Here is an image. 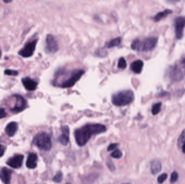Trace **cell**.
<instances>
[{"mask_svg": "<svg viewBox=\"0 0 185 184\" xmlns=\"http://www.w3.org/2000/svg\"><path fill=\"white\" fill-rule=\"evenodd\" d=\"M7 113L3 108H0V119L4 118L6 117Z\"/></svg>", "mask_w": 185, "mask_h": 184, "instance_id": "obj_29", "label": "cell"}, {"mask_svg": "<svg viewBox=\"0 0 185 184\" xmlns=\"http://www.w3.org/2000/svg\"><path fill=\"white\" fill-rule=\"evenodd\" d=\"M69 184V183H67V184Z\"/></svg>", "mask_w": 185, "mask_h": 184, "instance_id": "obj_36", "label": "cell"}, {"mask_svg": "<svg viewBox=\"0 0 185 184\" xmlns=\"http://www.w3.org/2000/svg\"><path fill=\"white\" fill-rule=\"evenodd\" d=\"M134 98V94L132 90H126L114 93L111 96V102L116 106L123 107L132 103Z\"/></svg>", "mask_w": 185, "mask_h": 184, "instance_id": "obj_2", "label": "cell"}, {"mask_svg": "<svg viewBox=\"0 0 185 184\" xmlns=\"http://www.w3.org/2000/svg\"><path fill=\"white\" fill-rule=\"evenodd\" d=\"M15 100V105L11 108L12 111L15 112H19L24 110L27 106V101L22 96L14 95L12 96Z\"/></svg>", "mask_w": 185, "mask_h": 184, "instance_id": "obj_9", "label": "cell"}, {"mask_svg": "<svg viewBox=\"0 0 185 184\" xmlns=\"http://www.w3.org/2000/svg\"><path fill=\"white\" fill-rule=\"evenodd\" d=\"M167 178V173H162L157 178V182L159 184H162Z\"/></svg>", "mask_w": 185, "mask_h": 184, "instance_id": "obj_28", "label": "cell"}, {"mask_svg": "<svg viewBox=\"0 0 185 184\" xmlns=\"http://www.w3.org/2000/svg\"><path fill=\"white\" fill-rule=\"evenodd\" d=\"M38 156L35 153H31L28 155V158L26 162V166L28 168L34 169L37 166Z\"/></svg>", "mask_w": 185, "mask_h": 184, "instance_id": "obj_16", "label": "cell"}, {"mask_svg": "<svg viewBox=\"0 0 185 184\" xmlns=\"http://www.w3.org/2000/svg\"><path fill=\"white\" fill-rule=\"evenodd\" d=\"M111 156L114 158H120L122 156V153L120 150H116L111 154Z\"/></svg>", "mask_w": 185, "mask_h": 184, "instance_id": "obj_25", "label": "cell"}, {"mask_svg": "<svg viewBox=\"0 0 185 184\" xmlns=\"http://www.w3.org/2000/svg\"><path fill=\"white\" fill-rule=\"evenodd\" d=\"M170 75L173 81H178L183 78L184 73L181 68H180L178 66L176 65L175 67H173L171 70Z\"/></svg>", "mask_w": 185, "mask_h": 184, "instance_id": "obj_14", "label": "cell"}, {"mask_svg": "<svg viewBox=\"0 0 185 184\" xmlns=\"http://www.w3.org/2000/svg\"><path fill=\"white\" fill-rule=\"evenodd\" d=\"M22 82L25 89L28 91H34L38 87V83L30 77H24L22 78Z\"/></svg>", "mask_w": 185, "mask_h": 184, "instance_id": "obj_13", "label": "cell"}, {"mask_svg": "<svg viewBox=\"0 0 185 184\" xmlns=\"http://www.w3.org/2000/svg\"><path fill=\"white\" fill-rule=\"evenodd\" d=\"M18 129V124L16 122H12L7 125L5 129V132L7 135L9 137H12L16 133Z\"/></svg>", "mask_w": 185, "mask_h": 184, "instance_id": "obj_15", "label": "cell"}, {"mask_svg": "<svg viewBox=\"0 0 185 184\" xmlns=\"http://www.w3.org/2000/svg\"><path fill=\"white\" fill-rule=\"evenodd\" d=\"M177 179H178V174L177 172L174 171L173 173H172L171 178H170V182H171L172 184H173L176 182Z\"/></svg>", "mask_w": 185, "mask_h": 184, "instance_id": "obj_27", "label": "cell"}, {"mask_svg": "<svg viewBox=\"0 0 185 184\" xmlns=\"http://www.w3.org/2000/svg\"><path fill=\"white\" fill-rule=\"evenodd\" d=\"M174 27L176 37L180 40L183 35V30L185 27V18L182 16H179L176 18L174 21Z\"/></svg>", "mask_w": 185, "mask_h": 184, "instance_id": "obj_8", "label": "cell"}, {"mask_svg": "<svg viewBox=\"0 0 185 184\" xmlns=\"http://www.w3.org/2000/svg\"><path fill=\"white\" fill-rule=\"evenodd\" d=\"M1 55H2V52H1V50H0V58L1 57Z\"/></svg>", "mask_w": 185, "mask_h": 184, "instance_id": "obj_35", "label": "cell"}, {"mask_svg": "<svg viewBox=\"0 0 185 184\" xmlns=\"http://www.w3.org/2000/svg\"><path fill=\"white\" fill-rule=\"evenodd\" d=\"M161 168H162V165L159 160L154 159L152 162L151 170L152 174H157L161 171Z\"/></svg>", "mask_w": 185, "mask_h": 184, "instance_id": "obj_18", "label": "cell"}, {"mask_svg": "<svg viewBox=\"0 0 185 184\" xmlns=\"http://www.w3.org/2000/svg\"><path fill=\"white\" fill-rule=\"evenodd\" d=\"M161 105H162V103L161 102H159V103H155L154 104L152 108V113L153 115H156L158 114L161 111Z\"/></svg>", "mask_w": 185, "mask_h": 184, "instance_id": "obj_21", "label": "cell"}, {"mask_svg": "<svg viewBox=\"0 0 185 184\" xmlns=\"http://www.w3.org/2000/svg\"><path fill=\"white\" fill-rule=\"evenodd\" d=\"M85 71L84 70H78L73 71L68 78L60 84V87L62 88H69L74 86L75 83L84 75Z\"/></svg>", "mask_w": 185, "mask_h": 184, "instance_id": "obj_5", "label": "cell"}, {"mask_svg": "<svg viewBox=\"0 0 185 184\" xmlns=\"http://www.w3.org/2000/svg\"><path fill=\"white\" fill-rule=\"evenodd\" d=\"M34 144L41 150L48 151L52 147V142L49 135L47 133L41 132L36 135L34 139Z\"/></svg>", "mask_w": 185, "mask_h": 184, "instance_id": "obj_4", "label": "cell"}, {"mask_svg": "<svg viewBox=\"0 0 185 184\" xmlns=\"http://www.w3.org/2000/svg\"><path fill=\"white\" fill-rule=\"evenodd\" d=\"M172 12H173V11L170 10V9H166V10H163L162 12H159L154 17V20L156 22H158V21L162 20V19L164 18H165L167 15L172 14Z\"/></svg>", "mask_w": 185, "mask_h": 184, "instance_id": "obj_19", "label": "cell"}, {"mask_svg": "<svg viewBox=\"0 0 185 184\" xmlns=\"http://www.w3.org/2000/svg\"><path fill=\"white\" fill-rule=\"evenodd\" d=\"M143 64L144 63L142 60L138 59L131 63L130 66V69L134 73L139 74L141 72L142 70L143 67Z\"/></svg>", "mask_w": 185, "mask_h": 184, "instance_id": "obj_17", "label": "cell"}, {"mask_svg": "<svg viewBox=\"0 0 185 184\" xmlns=\"http://www.w3.org/2000/svg\"><path fill=\"white\" fill-rule=\"evenodd\" d=\"M24 156L22 154H17L8 159L7 164L13 168H18L21 167Z\"/></svg>", "mask_w": 185, "mask_h": 184, "instance_id": "obj_10", "label": "cell"}, {"mask_svg": "<svg viewBox=\"0 0 185 184\" xmlns=\"http://www.w3.org/2000/svg\"><path fill=\"white\" fill-rule=\"evenodd\" d=\"M157 43V38L151 37L143 40L136 39L131 42V49L136 52H147L155 48Z\"/></svg>", "mask_w": 185, "mask_h": 184, "instance_id": "obj_3", "label": "cell"}, {"mask_svg": "<svg viewBox=\"0 0 185 184\" xmlns=\"http://www.w3.org/2000/svg\"><path fill=\"white\" fill-rule=\"evenodd\" d=\"M118 67L120 69H125L127 67V62L125 58L121 57L118 62Z\"/></svg>", "mask_w": 185, "mask_h": 184, "instance_id": "obj_23", "label": "cell"}, {"mask_svg": "<svg viewBox=\"0 0 185 184\" xmlns=\"http://www.w3.org/2000/svg\"><path fill=\"white\" fill-rule=\"evenodd\" d=\"M4 147L2 145L0 144V157H2L4 155Z\"/></svg>", "mask_w": 185, "mask_h": 184, "instance_id": "obj_31", "label": "cell"}, {"mask_svg": "<svg viewBox=\"0 0 185 184\" xmlns=\"http://www.w3.org/2000/svg\"><path fill=\"white\" fill-rule=\"evenodd\" d=\"M181 63H182V65H183L185 67V58L182 61V62H181Z\"/></svg>", "mask_w": 185, "mask_h": 184, "instance_id": "obj_33", "label": "cell"}, {"mask_svg": "<svg viewBox=\"0 0 185 184\" xmlns=\"http://www.w3.org/2000/svg\"><path fill=\"white\" fill-rule=\"evenodd\" d=\"M45 50L46 52L49 53H55L59 50L58 42L55 38L50 34H49L46 37Z\"/></svg>", "mask_w": 185, "mask_h": 184, "instance_id": "obj_7", "label": "cell"}, {"mask_svg": "<svg viewBox=\"0 0 185 184\" xmlns=\"http://www.w3.org/2000/svg\"><path fill=\"white\" fill-rule=\"evenodd\" d=\"M182 152L185 153V143L182 147Z\"/></svg>", "mask_w": 185, "mask_h": 184, "instance_id": "obj_32", "label": "cell"}, {"mask_svg": "<svg viewBox=\"0 0 185 184\" xmlns=\"http://www.w3.org/2000/svg\"><path fill=\"white\" fill-rule=\"evenodd\" d=\"M12 171L7 167L0 170V179L4 184H10Z\"/></svg>", "mask_w": 185, "mask_h": 184, "instance_id": "obj_11", "label": "cell"}, {"mask_svg": "<svg viewBox=\"0 0 185 184\" xmlns=\"http://www.w3.org/2000/svg\"><path fill=\"white\" fill-rule=\"evenodd\" d=\"M63 178V175L61 172H58L55 176L53 178V180L55 182H61Z\"/></svg>", "mask_w": 185, "mask_h": 184, "instance_id": "obj_24", "label": "cell"}, {"mask_svg": "<svg viewBox=\"0 0 185 184\" xmlns=\"http://www.w3.org/2000/svg\"><path fill=\"white\" fill-rule=\"evenodd\" d=\"M106 131V127L101 124H88L76 129L74 132L77 144L83 147L87 143L92 135H98Z\"/></svg>", "mask_w": 185, "mask_h": 184, "instance_id": "obj_1", "label": "cell"}, {"mask_svg": "<svg viewBox=\"0 0 185 184\" xmlns=\"http://www.w3.org/2000/svg\"><path fill=\"white\" fill-rule=\"evenodd\" d=\"M118 144L116 143H114V144H111L109 145V147H108L107 150L108 151H110L113 150L114 149H116L118 146Z\"/></svg>", "mask_w": 185, "mask_h": 184, "instance_id": "obj_30", "label": "cell"}, {"mask_svg": "<svg viewBox=\"0 0 185 184\" xmlns=\"http://www.w3.org/2000/svg\"><path fill=\"white\" fill-rule=\"evenodd\" d=\"M185 143V129L182 131V132L181 133V135L179 137L178 141H177V146L179 148L182 147V145H183Z\"/></svg>", "mask_w": 185, "mask_h": 184, "instance_id": "obj_22", "label": "cell"}, {"mask_svg": "<svg viewBox=\"0 0 185 184\" xmlns=\"http://www.w3.org/2000/svg\"><path fill=\"white\" fill-rule=\"evenodd\" d=\"M58 140L62 145H67L69 141V129L68 126L66 125L62 127V135L59 137Z\"/></svg>", "mask_w": 185, "mask_h": 184, "instance_id": "obj_12", "label": "cell"}, {"mask_svg": "<svg viewBox=\"0 0 185 184\" xmlns=\"http://www.w3.org/2000/svg\"><path fill=\"white\" fill-rule=\"evenodd\" d=\"M121 38L120 37L114 38L108 42V43L107 44L108 48H111V47H117L120 44L121 42Z\"/></svg>", "mask_w": 185, "mask_h": 184, "instance_id": "obj_20", "label": "cell"}, {"mask_svg": "<svg viewBox=\"0 0 185 184\" xmlns=\"http://www.w3.org/2000/svg\"><path fill=\"white\" fill-rule=\"evenodd\" d=\"M3 2H5V3H10V2H12V1H3Z\"/></svg>", "mask_w": 185, "mask_h": 184, "instance_id": "obj_34", "label": "cell"}, {"mask_svg": "<svg viewBox=\"0 0 185 184\" xmlns=\"http://www.w3.org/2000/svg\"><path fill=\"white\" fill-rule=\"evenodd\" d=\"M4 74L8 76H16L18 75V71L16 70H6L4 71Z\"/></svg>", "mask_w": 185, "mask_h": 184, "instance_id": "obj_26", "label": "cell"}, {"mask_svg": "<svg viewBox=\"0 0 185 184\" xmlns=\"http://www.w3.org/2000/svg\"><path fill=\"white\" fill-rule=\"evenodd\" d=\"M38 40H33L25 44L24 47L20 50L18 52V55L23 57L28 58L31 57L34 54L35 50L36 48V44Z\"/></svg>", "mask_w": 185, "mask_h": 184, "instance_id": "obj_6", "label": "cell"}]
</instances>
